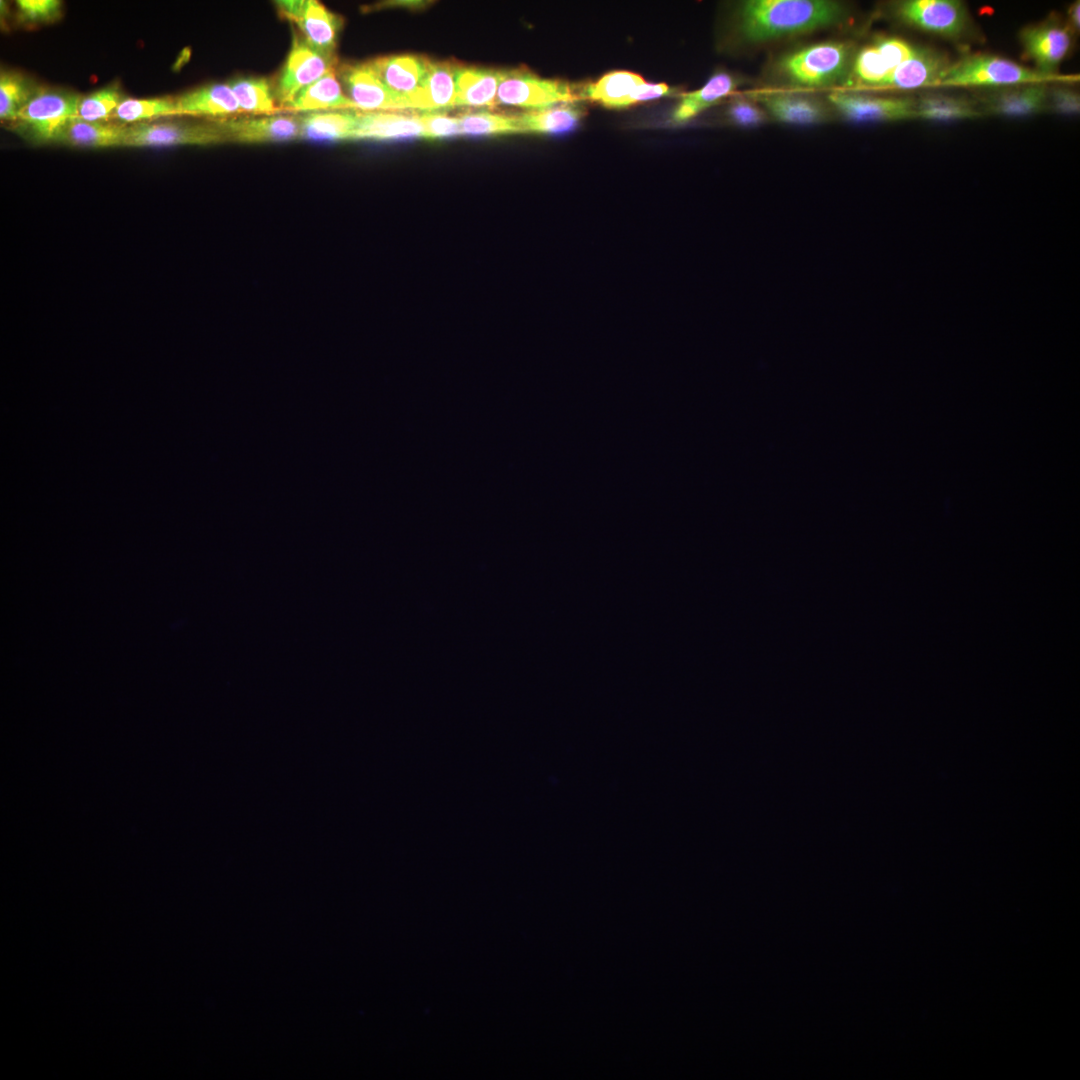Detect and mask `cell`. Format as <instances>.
<instances>
[{"mask_svg": "<svg viewBox=\"0 0 1080 1080\" xmlns=\"http://www.w3.org/2000/svg\"><path fill=\"white\" fill-rule=\"evenodd\" d=\"M846 7L830 0H748L738 10V30L748 42L763 43L841 24Z\"/></svg>", "mask_w": 1080, "mask_h": 1080, "instance_id": "obj_1", "label": "cell"}, {"mask_svg": "<svg viewBox=\"0 0 1080 1080\" xmlns=\"http://www.w3.org/2000/svg\"><path fill=\"white\" fill-rule=\"evenodd\" d=\"M855 52L846 41H824L801 47L781 56L775 65L778 75L795 87L819 88L845 81Z\"/></svg>", "mask_w": 1080, "mask_h": 1080, "instance_id": "obj_2", "label": "cell"}, {"mask_svg": "<svg viewBox=\"0 0 1080 1080\" xmlns=\"http://www.w3.org/2000/svg\"><path fill=\"white\" fill-rule=\"evenodd\" d=\"M1056 81L1035 69L992 54H973L951 63L940 86L1004 88Z\"/></svg>", "mask_w": 1080, "mask_h": 1080, "instance_id": "obj_3", "label": "cell"}, {"mask_svg": "<svg viewBox=\"0 0 1080 1080\" xmlns=\"http://www.w3.org/2000/svg\"><path fill=\"white\" fill-rule=\"evenodd\" d=\"M81 99L74 92L38 87L13 123L36 143L55 142L66 123L77 117Z\"/></svg>", "mask_w": 1080, "mask_h": 1080, "instance_id": "obj_4", "label": "cell"}, {"mask_svg": "<svg viewBox=\"0 0 1080 1080\" xmlns=\"http://www.w3.org/2000/svg\"><path fill=\"white\" fill-rule=\"evenodd\" d=\"M582 90L557 79L541 78L526 69L503 70L496 106L539 110L582 100Z\"/></svg>", "mask_w": 1080, "mask_h": 1080, "instance_id": "obj_5", "label": "cell"}, {"mask_svg": "<svg viewBox=\"0 0 1080 1080\" xmlns=\"http://www.w3.org/2000/svg\"><path fill=\"white\" fill-rule=\"evenodd\" d=\"M918 46L895 36H882L855 52L843 86L849 89H881L893 71L911 57Z\"/></svg>", "mask_w": 1080, "mask_h": 1080, "instance_id": "obj_6", "label": "cell"}, {"mask_svg": "<svg viewBox=\"0 0 1080 1080\" xmlns=\"http://www.w3.org/2000/svg\"><path fill=\"white\" fill-rule=\"evenodd\" d=\"M903 23L948 39H960L971 28L966 5L958 0H904L894 5Z\"/></svg>", "mask_w": 1080, "mask_h": 1080, "instance_id": "obj_7", "label": "cell"}, {"mask_svg": "<svg viewBox=\"0 0 1080 1080\" xmlns=\"http://www.w3.org/2000/svg\"><path fill=\"white\" fill-rule=\"evenodd\" d=\"M279 14L294 23L301 37L316 51L336 57L338 34L343 25L340 15L316 0L277 1Z\"/></svg>", "mask_w": 1080, "mask_h": 1080, "instance_id": "obj_8", "label": "cell"}, {"mask_svg": "<svg viewBox=\"0 0 1080 1080\" xmlns=\"http://www.w3.org/2000/svg\"><path fill=\"white\" fill-rule=\"evenodd\" d=\"M337 58H330L309 46L294 33L292 46L276 81L274 96L282 111L303 88L337 68Z\"/></svg>", "mask_w": 1080, "mask_h": 1080, "instance_id": "obj_9", "label": "cell"}, {"mask_svg": "<svg viewBox=\"0 0 1080 1080\" xmlns=\"http://www.w3.org/2000/svg\"><path fill=\"white\" fill-rule=\"evenodd\" d=\"M1073 33L1066 24L1049 19L1029 25L1020 31V42L1026 56L1033 61L1035 70L1054 80H1066L1059 76L1058 68L1072 45Z\"/></svg>", "mask_w": 1080, "mask_h": 1080, "instance_id": "obj_10", "label": "cell"}, {"mask_svg": "<svg viewBox=\"0 0 1080 1080\" xmlns=\"http://www.w3.org/2000/svg\"><path fill=\"white\" fill-rule=\"evenodd\" d=\"M828 102L844 118L853 122H894L917 119L916 100L877 97L850 91H835Z\"/></svg>", "mask_w": 1080, "mask_h": 1080, "instance_id": "obj_11", "label": "cell"}, {"mask_svg": "<svg viewBox=\"0 0 1080 1080\" xmlns=\"http://www.w3.org/2000/svg\"><path fill=\"white\" fill-rule=\"evenodd\" d=\"M225 141L217 124L142 123L128 127L123 147L214 145Z\"/></svg>", "mask_w": 1080, "mask_h": 1080, "instance_id": "obj_12", "label": "cell"}, {"mask_svg": "<svg viewBox=\"0 0 1080 1080\" xmlns=\"http://www.w3.org/2000/svg\"><path fill=\"white\" fill-rule=\"evenodd\" d=\"M336 71L345 94L358 110L366 112L406 110L403 99L380 80L368 61L344 63L337 67Z\"/></svg>", "mask_w": 1080, "mask_h": 1080, "instance_id": "obj_13", "label": "cell"}, {"mask_svg": "<svg viewBox=\"0 0 1080 1080\" xmlns=\"http://www.w3.org/2000/svg\"><path fill=\"white\" fill-rule=\"evenodd\" d=\"M217 126L227 141L238 143L284 142L301 138L300 117L264 115L222 120Z\"/></svg>", "mask_w": 1080, "mask_h": 1080, "instance_id": "obj_14", "label": "cell"}, {"mask_svg": "<svg viewBox=\"0 0 1080 1080\" xmlns=\"http://www.w3.org/2000/svg\"><path fill=\"white\" fill-rule=\"evenodd\" d=\"M950 64L942 53L918 46L914 54L893 71L881 89L912 90L940 86Z\"/></svg>", "mask_w": 1080, "mask_h": 1080, "instance_id": "obj_15", "label": "cell"}, {"mask_svg": "<svg viewBox=\"0 0 1080 1080\" xmlns=\"http://www.w3.org/2000/svg\"><path fill=\"white\" fill-rule=\"evenodd\" d=\"M456 62L430 60L426 75L405 99L406 110L426 113L454 107Z\"/></svg>", "mask_w": 1080, "mask_h": 1080, "instance_id": "obj_16", "label": "cell"}, {"mask_svg": "<svg viewBox=\"0 0 1080 1080\" xmlns=\"http://www.w3.org/2000/svg\"><path fill=\"white\" fill-rule=\"evenodd\" d=\"M1048 92L1046 83L997 88L983 99L982 110L1005 117L1036 115L1048 108Z\"/></svg>", "mask_w": 1080, "mask_h": 1080, "instance_id": "obj_17", "label": "cell"}, {"mask_svg": "<svg viewBox=\"0 0 1080 1080\" xmlns=\"http://www.w3.org/2000/svg\"><path fill=\"white\" fill-rule=\"evenodd\" d=\"M430 60L424 55L395 54L380 56L368 63L380 80L405 104V99L422 83Z\"/></svg>", "mask_w": 1080, "mask_h": 1080, "instance_id": "obj_18", "label": "cell"}, {"mask_svg": "<svg viewBox=\"0 0 1080 1080\" xmlns=\"http://www.w3.org/2000/svg\"><path fill=\"white\" fill-rule=\"evenodd\" d=\"M356 128L353 140H399L424 137L417 115L396 111H355Z\"/></svg>", "mask_w": 1080, "mask_h": 1080, "instance_id": "obj_19", "label": "cell"}, {"mask_svg": "<svg viewBox=\"0 0 1080 1080\" xmlns=\"http://www.w3.org/2000/svg\"><path fill=\"white\" fill-rule=\"evenodd\" d=\"M758 103L768 116L785 124H820L826 122L831 116L825 103L800 94H764L759 97Z\"/></svg>", "mask_w": 1080, "mask_h": 1080, "instance_id": "obj_20", "label": "cell"}, {"mask_svg": "<svg viewBox=\"0 0 1080 1080\" xmlns=\"http://www.w3.org/2000/svg\"><path fill=\"white\" fill-rule=\"evenodd\" d=\"M503 70L456 63L454 107H494Z\"/></svg>", "mask_w": 1080, "mask_h": 1080, "instance_id": "obj_21", "label": "cell"}, {"mask_svg": "<svg viewBox=\"0 0 1080 1080\" xmlns=\"http://www.w3.org/2000/svg\"><path fill=\"white\" fill-rule=\"evenodd\" d=\"M336 69L329 71L320 79L299 91L284 108V111L358 110L357 106L345 94Z\"/></svg>", "mask_w": 1080, "mask_h": 1080, "instance_id": "obj_22", "label": "cell"}, {"mask_svg": "<svg viewBox=\"0 0 1080 1080\" xmlns=\"http://www.w3.org/2000/svg\"><path fill=\"white\" fill-rule=\"evenodd\" d=\"M179 116L221 117L241 113L228 84L214 83L196 88L174 98Z\"/></svg>", "mask_w": 1080, "mask_h": 1080, "instance_id": "obj_23", "label": "cell"}, {"mask_svg": "<svg viewBox=\"0 0 1080 1080\" xmlns=\"http://www.w3.org/2000/svg\"><path fill=\"white\" fill-rule=\"evenodd\" d=\"M644 79L629 71H612L582 90L583 99L607 108H623L639 103L638 96Z\"/></svg>", "mask_w": 1080, "mask_h": 1080, "instance_id": "obj_24", "label": "cell"}, {"mask_svg": "<svg viewBox=\"0 0 1080 1080\" xmlns=\"http://www.w3.org/2000/svg\"><path fill=\"white\" fill-rule=\"evenodd\" d=\"M128 127L116 123H102L71 119L59 133L55 142L80 148L123 147Z\"/></svg>", "mask_w": 1080, "mask_h": 1080, "instance_id": "obj_25", "label": "cell"}, {"mask_svg": "<svg viewBox=\"0 0 1080 1080\" xmlns=\"http://www.w3.org/2000/svg\"><path fill=\"white\" fill-rule=\"evenodd\" d=\"M738 81L727 72L714 74L700 89L681 95L672 114L674 123H684L732 93Z\"/></svg>", "mask_w": 1080, "mask_h": 1080, "instance_id": "obj_26", "label": "cell"}, {"mask_svg": "<svg viewBox=\"0 0 1080 1080\" xmlns=\"http://www.w3.org/2000/svg\"><path fill=\"white\" fill-rule=\"evenodd\" d=\"M301 138L314 141L353 140L356 114L351 111L309 113L300 116Z\"/></svg>", "mask_w": 1080, "mask_h": 1080, "instance_id": "obj_27", "label": "cell"}, {"mask_svg": "<svg viewBox=\"0 0 1080 1080\" xmlns=\"http://www.w3.org/2000/svg\"><path fill=\"white\" fill-rule=\"evenodd\" d=\"M584 112L571 104L528 110L517 115L520 132L561 133L573 129Z\"/></svg>", "mask_w": 1080, "mask_h": 1080, "instance_id": "obj_28", "label": "cell"}, {"mask_svg": "<svg viewBox=\"0 0 1080 1080\" xmlns=\"http://www.w3.org/2000/svg\"><path fill=\"white\" fill-rule=\"evenodd\" d=\"M231 88L241 113L274 115L282 112L274 92L266 78L239 77L227 83Z\"/></svg>", "mask_w": 1080, "mask_h": 1080, "instance_id": "obj_29", "label": "cell"}, {"mask_svg": "<svg viewBox=\"0 0 1080 1080\" xmlns=\"http://www.w3.org/2000/svg\"><path fill=\"white\" fill-rule=\"evenodd\" d=\"M983 114L980 107L964 98L934 94L916 100L917 119L950 121L975 119Z\"/></svg>", "mask_w": 1080, "mask_h": 1080, "instance_id": "obj_30", "label": "cell"}, {"mask_svg": "<svg viewBox=\"0 0 1080 1080\" xmlns=\"http://www.w3.org/2000/svg\"><path fill=\"white\" fill-rule=\"evenodd\" d=\"M38 87L23 74L1 69L0 118L14 122L19 111L30 101Z\"/></svg>", "mask_w": 1080, "mask_h": 1080, "instance_id": "obj_31", "label": "cell"}, {"mask_svg": "<svg viewBox=\"0 0 1080 1080\" xmlns=\"http://www.w3.org/2000/svg\"><path fill=\"white\" fill-rule=\"evenodd\" d=\"M163 116H179L173 98L124 99L112 115L123 122H137Z\"/></svg>", "mask_w": 1080, "mask_h": 1080, "instance_id": "obj_32", "label": "cell"}, {"mask_svg": "<svg viewBox=\"0 0 1080 1080\" xmlns=\"http://www.w3.org/2000/svg\"><path fill=\"white\" fill-rule=\"evenodd\" d=\"M459 120L462 135L521 133L517 116L480 111L462 114Z\"/></svg>", "mask_w": 1080, "mask_h": 1080, "instance_id": "obj_33", "label": "cell"}, {"mask_svg": "<svg viewBox=\"0 0 1080 1080\" xmlns=\"http://www.w3.org/2000/svg\"><path fill=\"white\" fill-rule=\"evenodd\" d=\"M119 85L114 83L82 97L76 119L97 122L112 117L123 101Z\"/></svg>", "mask_w": 1080, "mask_h": 1080, "instance_id": "obj_34", "label": "cell"}, {"mask_svg": "<svg viewBox=\"0 0 1080 1080\" xmlns=\"http://www.w3.org/2000/svg\"><path fill=\"white\" fill-rule=\"evenodd\" d=\"M18 20L26 24L53 22L60 17L58 0H18Z\"/></svg>", "mask_w": 1080, "mask_h": 1080, "instance_id": "obj_35", "label": "cell"}, {"mask_svg": "<svg viewBox=\"0 0 1080 1080\" xmlns=\"http://www.w3.org/2000/svg\"><path fill=\"white\" fill-rule=\"evenodd\" d=\"M424 130V138L437 139L462 135L459 117L441 113L419 115Z\"/></svg>", "mask_w": 1080, "mask_h": 1080, "instance_id": "obj_36", "label": "cell"}, {"mask_svg": "<svg viewBox=\"0 0 1080 1080\" xmlns=\"http://www.w3.org/2000/svg\"><path fill=\"white\" fill-rule=\"evenodd\" d=\"M728 116L733 123L743 127H754L765 123L768 115L759 103L747 99H737L731 103Z\"/></svg>", "mask_w": 1080, "mask_h": 1080, "instance_id": "obj_37", "label": "cell"}, {"mask_svg": "<svg viewBox=\"0 0 1080 1080\" xmlns=\"http://www.w3.org/2000/svg\"><path fill=\"white\" fill-rule=\"evenodd\" d=\"M1048 108L1061 114H1076L1080 108L1079 94L1069 88L1058 87L1048 92Z\"/></svg>", "mask_w": 1080, "mask_h": 1080, "instance_id": "obj_38", "label": "cell"}, {"mask_svg": "<svg viewBox=\"0 0 1080 1080\" xmlns=\"http://www.w3.org/2000/svg\"><path fill=\"white\" fill-rule=\"evenodd\" d=\"M1079 15H1080V3H1079V1H1076L1070 6V8L1068 10V19H1067L1068 21L1066 23V26L1073 33V35H1075L1076 32L1077 33L1079 32V27H1080V17H1079Z\"/></svg>", "mask_w": 1080, "mask_h": 1080, "instance_id": "obj_39", "label": "cell"}]
</instances>
